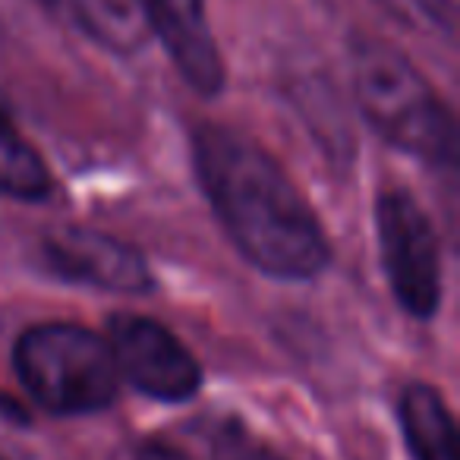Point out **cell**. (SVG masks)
I'll return each instance as SVG.
<instances>
[{"label": "cell", "mask_w": 460, "mask_h": 460, "mask_svg": "<svg viewBox=\"0 0 460 460\" xmlns=\"http://www.w3.org/2000/svg\"><path fill=\"white\" fill-rule=\"evenodd\" d=\"M353 89L366 120L394 148L432 164L454 158V120L432 85L397 48L378 39L357 41Z\"/></svg>", "instance_id": "7a4b0ae2"}, {"label": "cell", "mask_w": 460, "mask_h": 460, "mask_svg": "<svg viewBox=\"0 0 460 460\" xmlns=\"http://www.w3.org/2000/svg\"><path fill=\"white\" fill-rule=\"evenodd\" d=\"M41 4H48V7H64V0H41Z\"/></svg>", "instance_id": "5bb4252c"}, {"label": "cell", "mask_w": 460, "mask_h": 460, "mask_svg": "<svg viewBox=\"0 0 460 460\" xmlns=\"http://www.w3.org/2000/svg\"><path fill=\"white\" fill-rule=\"evenodd\" d=\"M376 234L397 303L416 319H432L441 303V250L422 205L403 190H385L376 202Z\"/></svg>", "instance_id": "277c9868"}, {"label": "cell", "mask_w": 460, "mask_h": 460, "mask_svg": "<svg viewBox=\"0 0 460 460\" xmlns=\"http://www.w3.org/2000/svg\"><path fill=\"white\" fill-rule=\"evenodd\" d=\"M54 180L45 158L0 117V196H13L22 202H39L51 192Z\"/></svg>", "instance_id": "30bf717a"}, {"label": "cell", "mask_w": 460, "mask_h": 460, "mask_svg": "<svg viewBox=\"0 0 460 460\" xmlns=\"http://www.w3.org/2000/svg\"><path fill=\"white\" fill-rule=\"evenodd\" d=\"M211 460H284L240 426H224L211 441Z\"/></svg>", "instance_id": "7c38bea8"}, {"label": "cell", "mask_w": 460, "mask_h": 460, "mask_svg": "<svg viewBox=\"0 0 460 460\" xmlns=\"http://www.w3.org/2000/svg\"><path fill=\"white\" fill-rule=\"evenodd\" d=\"M192 161L217 221L256 269L288 281L325 271L332 262L325 230L269 148L205 123L192 136Z\"/></svg>", "instance_id": "6da1fadb"}, {"label": "cell", "mask_w": 460, "mask_h": 460, "mask_svg": "<svg viewBox=\"0 0 460 460\" xmlns=\"http://www.w3.org/2000/svg\"><path fill=\"white\" fill-rule=\"evenodd\" d=\"M148 32L161 39L180 76L196 92L215 95L224 85V60L211 35L205 0H142Z\"/></svg>", "instance_id": "52a82bcc"}, {"label": "cell", "mask_w": 460, "mask_h": 460, "mask_svg": "<svg viewBox=\"0 0 460 460\" xmlns=\"http://www.w3.org/2000/svg\"><path fill=\"white\" fill-rule=\"evenodd\" d=\"M401 426L416 460H457L454 420L429 385H410L401 397Z\"/></svg>", "instance_id": "ba28073f"}, {"label": "cell", "mask_w": 460, "mask_h": 460, "mask_svg": "<svg viewBox=\"0 0 460 460\" xmlns=\"http://www.w3.org/2000/svg\"><path fill=\"white\" fill-rule=\"evenodd\" d=\"M108 347L117 376H123L148 397L186 401L202 385L196 357L155 319L133 313L114 315L108 325Z\"/></svg>", "instance_id": "5b68a950"}, {"label": "cell", "mask_w": 460, "mask_h": 460, "mask_svg": "<svg viewBox=\"0 0 460 460\" xmlns=\"http://www.w3.org/2000/svg\"><path fill=\"white\" fill-rule=\"evenodd\" d=\"M45 259L54 275L114 294L152 290V271L142 252L123 240L89 227H64L45 240Z\"/></svg>", "instance_id": "8992f818"}, {"label": "cell", "mask_w": 460, "mask_h": 460, "mask_svg": "<svg viewBox=\"0 0 460 460\" xmlns=\"http://www.w3.org/2000/svg\"><path fill=\"white\" fill-rule=\"evenodd\" d=\"M139 460H190L183 451H177V447L164 445V441H152V445H146L139 451Z\"/></svg>", "instance_id": "4fadbf2b"}, {"label": "cell", "mask_w": 460, "mask_h": 460, "mask_svg": "<svg viewBox=\"0 0 460 460\" xmlns=\"http://www.w3.org/2000/svg\"><path fill=\"white\" fill-rule=\"evenodd\" d=\"M0 460H4V457H0Z\"/></svg>", "instance_id": "9a60e30c"}, {"label": "cell", "mask_w": 460, "mask_h": 460, "mask_svg": "<svg viewBox=\"0 0 460 460\" xmlns=\"http://www.w3.org/2000/svg\"><path fill=\"white\" fill-rule=\"evenodd\" d=\"M394 20L422 32H451L454 10L447 0H376Z\"/></svg>", "instance_id": "8fae6325"}, {"label": "cell", "mask_w": 460, "mask_h": 460, "mask_svg": "<svg viewBox=\"0 0 460 460\" xmlns=\"http://www.w3.org/2000/svg\"><path fill=\"white\" fill-rule=\"evenodd\" d=\"M64 7L76 13L85 32L114 51H139L152 35L142 0H64Z\"/></svg>", "instance_id": "9c48e42d"}, {"label": "cell", "mask_w": 460, "mask_h": 460, "mask_svg": "<svg viewBox=\"0 0 460 460\" xmlns=\"http://www.w3.org/2000/svg\"><path fill=\"white\" fill-rule=\"evenodd\" d=\"M13 366L29 394L64 416L104 410L120 385L108 341L70 322L29 328L16 341Z\"/></svg>", "instance_id": "3957f363"}]
</instances>
